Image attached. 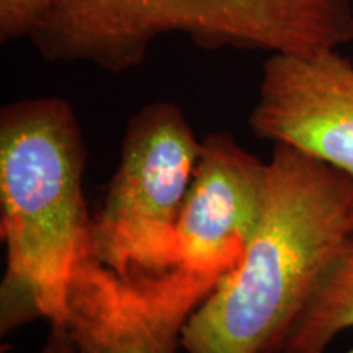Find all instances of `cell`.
<instances>
[{
    "instance_id": "obj_1",
    "label": "cell",
    "mask_w": 353,
    "mask_h": 353,
    "mask_svg": "<svg viewBox=\"0 0 353 353\" xmlns=\"http://www.w3.org/2000/svg\"><path fill=\"white\" fill-rule=\"evenodd\" d=\"M270 196L244 257L182 332L187 353H275L321 272L352 231L353 179L275 143Z\"/></svg>"
},
{
    "instance_id": "obj_2",
    "label": "cell",
    "mask_w": 353,
    "mask_h": 353,
    "mask_svg": "<svg viewBox=\"0 0 353 353\" xmlns=\"http://www.w3.org/2000/svg\"><path fill=\"white\" fill-rule=\"evenodd\" d=\"M87 145L72 105L37 97L0 110V334L37 319L64 325L68 293L90 254Z\"/></svg>"
},
{
    "instance_id": "obj_3",
    "label": "cell",
    "mask_w": 353,
    "mask_h": 353,
    "mask_svg": "<svg viewBox=\"0 0 353 353\" xmlns=\"http://www.w3.org/2000/svg\"><path fill=\"white\" fill-rule=\"evenodd\" d=\"M198 48L314 56L353 41L352 0H54L30 41L50 63L139 68L156 39Z\"/></svg>"
},
{
    "instance_id": "obj_4",
    "label": "cell",
    "mask_w": 353,
    "mask_h": 353,
    "mask_svg": "<svg viewBox=\"0 0 353 353\" xmlns=\"http://www.w3.org/2000/svg\"><path fill=\"white\" fill-rule=\"evenodd\" d=\"M200 152L179 105L154 101L128 118L120 164L92 216L90 254L100 263L123 276L176 267V223Z\"/></svg>"
},
{
    "instance_id": "obj_5",
    "label": "cell",
    "mask_w": 353,
    "mask_h": 353,
    "mask_svg": "<svg viewBox=\"0 0 353 353\" xmlns=\"http://www.w3.org/2000/svg\"><path fill=\"white\" fill-rule=\"evenodd\" d=\"M218 280L185 267L123 276L87 254L70 281L64 325L77 353H176Z\"/></svg>"
},
{
    "instance_id": "obj_6",
    "label": "cell",
    "mask_w": 353,
    "mask_h": 353,
    "mask_svg": "<svg viewBox=\"0 0 353 353\" xmlns=\"http://www.w3.org/2000/svg\"><path fill=\"white\" fill-rule=\"evenodd\" d=\"M270 196V167L214 131L201 152L176 223V267L221 278L241 262Z\"/></svg>"
},
{
    "instance_id": "obj_7",
    "label": "cell",
    "mask_w": 353,
    "mask_h": 353,
    "mask_svg": "<svg viewBox=\"0 0 353 353\" xmlns=\"http://www.w3.org/2000/svg\"><path fill=\"white\" fill-rule=\"evenodd\" d=\"M257 138L293 145L353 179V63L337 50L270 54L249 114Z\"/></svg>"
},
{
    "instance_id": "obj_8",
    "label": "cell",
    "mask_w": 353,
    "mask_h": 353,
    "mask_svg": "<svg viewBox=\"0 0 353 353\" xmlns=\"http://www.w3.org/2000/svg\"><path fill=\"white\" fill-rule=\"evenodd\" d=\"M353 329V231L335 250L275 353H325Z\"/></svg>"
},
{
    "instance_id": "obj_9",
    "label": "cell",
    "mask_w": 353,
    "mask_h": 353,
    "mask_svg": "<svg viewBox=\"0 0 353 353\" xmlns=\"http://www.w3.org/2000/svg\"><path fill=\"white\" fill-rule=\"evenodd\" d=\"M54 0H0V41L30 38L50 15Z\"/></svg>"
},
{
    "instance_id": "obj_10",
    "label": "cell",
    "mask_w": 353,
    "mask_h": 353,
    "mask_svg": "<svg viewBox=\"0 0 353 353\" xmlns=\"http://www.w3.org/2000/svg\"><path fill=\"white\" fill-rule=\"evenodd\" d=\"M34 353H77V347L65 325H50L46 341Z\"/></svg>"
},
{
    "instance_id": "obj_11",
    "label": "cell",
    "mask_w": 353,
    "mask_h": 353,
    "mask_svg": "<svg viewBox=\"0 0 353 353\" xmlns=\"http://www.w3.org/2000/svg\"><path fill=\"white\" fill-rule=\"evenodd\" d=\"M352 231H353V211H352Z\"/></svg>"
}]
</instances>
